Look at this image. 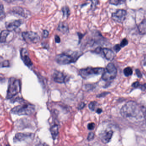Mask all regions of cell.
<instances>
[{
  "label": "cell",
  "instance_id": "obj_10",
  "mask_svg": "<svg viewBox=\"0 0 146 146\" xmlns=\"http://www.w3.org/2000/svg\"><path fill=\"white\" fill-rule=\"evenodd\" d=\"M53 77L54 81L56 83H66L68 80L67 76L63 73L57 70H55L54 72Z\"/></svg>",
  "mask_w": 146,
  "mask_h": 146
},
{
  "label": "cell",
  "instance_id": "obj_3",
  "mask_svg": "<svg viewBox=\"0 0 146 146\" xmlns=\"http://www.w3.org/2000/svg\"><path fill=\"white\" fill-rule=\"evenodd\" d=\"M80 54L74 52L69 55L66 53L59 54L56 57V61L60 65H67L75 63L80 57Z\"/></svg>",
  "mask_w": 146,
  "mask_h": 146
},
{
  "label": "cell",
  "instance_id": "obj_29",
  "mask_svg": "<svg viewBox=\"0 0 146 146\" xmlns=\"http://www.w3.org/2000/svg\"><path fill=\"white\" fill-rule=\"evenodd\" d=\"M135 72H136V75H137L138 77H139V78H141V77H142V74H141V71H140L139 69H136V70H135Z\"/></svg>",
  "mask_w": 146,
  "mask_h": 146
},
{
  "label": "cell",
  "instance_id": "obj_30",
  "mask_svg": "<svg viewBox=\"0 0 146 146\" xmlns=\"http://www.w3.org/2000/svg\"><path fill=\"white\" fill-rule=\"evenodd\" d=\"M49 35V32L47 30H44L43 33V37L44 38H46L48 37Z\"/></svg>",
  "mask_w": 146,
  "mask_h": 146
},
{
  "label": "cell",
  "instance_id": "obj_4",
  "mask_svg": "<svg viewBox=\"0 0 146 146\" xmlns=\"http://www.w3.org/2000/svg\"><path fill=\"white\" fill-rule=\"evenodd\" d=\"M21 91V84L19 80L15 78H11L9 80L8 88L7 92V99H9L16 96Z\"/></svg>",
  "mask_w": 146,
  "mask_h": 146
},
{
  "label": "cell",
  "instance_id": "obj_11",
  "mask_svg": "<svg viewBox=\"0 0 146 146\" xmlns=\"http://www.w3.org/2000/svg\"><path fill=\"white\" fill-rule=\"evenodd\" d=\"M20 53L21 59L24 62V63L27 67H31L32 66L33 63L31 61L27 50L25 49H21Z\"/></svg>",
  "mask_w": 146,
  "mask_h": 146
},
{
  "label": "cell",
  "instance_id": "obj_19",
  "mask_svg": "<svg viewBox=\"0 0 146 146\" xmlns=\"http://www.w3.org/2000/svg\"><path fill=\"white\" fill-rule=\"evenodd\" d=\"M62 13H63V18H66L69 16L70 13V9L69 7L67 6H64L62 9Z\"/></svg>",
  "mask_w": 146,
  "mask_h": 146
},
{
  "label": "cell",
  "instance_id": "obj_14",
  "mask_svg": "<svg viewBox=\"0 0 146 146\" xmlns=\"http://www.w3.org/2000/svg\"><path fill=\"white\" fill-rule=\"evenodd\" d=\"M57 30L62 33H66L69 31V27L66 22H61L58 25Z\"/></svg>",
  "mask_w": 146,
  "mask_h": 146
},
{
  "label": "cell",
  "instance_id": "obj_28",
  "mask_svg": "<svg viewBox=\"0 0 146 146\" xmlns=\"http://www.w3.org/2000/svg\"><path fill=\"white\" fill-rule=\"evenodd\" d=\"M55 40L56 43H60V38L58 35H56L55 36Z\"/></svg>",
  "mask_w": 146,
  "mask_h": 146
},
{
  "label": "cell",
  "instance_id": "obj_23",
  "mask_svg": "<svg viewBox=\"0 0 146 146\" xmlns=\"http://www.w3.org/2000/svg\"><path fill=\"white\" fill-rule=\"evenodd\" d=\"M122 1H117V0H113V1H110V3L113 5H117L120 4H121Z\"/></svg>",
  "mask_w": 146,
  "mask_h": 146
},
{
  "label": "cell",
  "instance_id": "obj_32",
  "mask_svg": "<svg viewBox=\"0 0 146 146\" xmlns=\"http://www.w3.org/2000/svg\"><path fill=\"white\" fill-rule=\"evenodd\" d=\"M108 93H109L108 92L103 93H101V94L98 95V97H105V96H106V95H107Z\"/></svg>",
  "mask_w": 146,
  "mask_h": 146
},
{
  "label": "cell",
  "instance_id": "obj_27",
  "mask_svg": "<svg viewBox=\"0 0 146 146\" xmlns=\"http://www.w3.org/2000/svg\"><path fill=\"white\" fill-rule=\"evenodd\" d=\"M4 13V7L2 4H0V15L3 14Z\"/></svg>",
  "mask_w": 146,
  "mask_h": 146
},
{
  "label": "cell",
  "instance_id": "obj_34",
  "mask_svg": "<svg viewBox=\"0 0 146 146\" xmlns=\"http://www.w3.org/2000/svg\"><path fill=\"white\" fill-rule=\"evenodd\" d=\"M102 110L100 109H98V110H97V113H98V114H100V113L102 112Z\"/></svg>",
  "mask_w": 146,
  "mask_h": 146
},
{
  "label": "cell",
  "instance_id": "obj_2",
  "mask_svg": "<svg viewBox=\"0 0 146 146\" xmlns=\"http://www.w3.org/2000/svg\"><path fill=\"white\" fill-rule=\"evenodd\" d=\"M35 107L29 103H24L14 107L11 110L13 114L19 115H28L34 113Z\"/></svg>",
  "mask_w": 146,
  "mask_h": 146
},
{
  "label": "cell",
  "instance_id": "obj_15",
  "mask_svg": "<svg viewBox=\"0 0 146 146\" xmlns=\"http://www.w3.org/2000/svg\"><path fill=\"white\" fill-rule=\"evenodd\" d=\"M50 133L53 139L55 140L59 134V127L58 125H53L50 129Z\"/></svg>",
  "mask_w": 146,
  "mask_h": 146
},
{
  "label": "cell",
  "instance_id": "obj_26",
  "mask_svg": "<svg viewBox=\"0 0 146 146\" xmlns=\"http://www.w3.org/2000/svg\"><path fill=\"white\" fill-rule=\"evenodd\" d=\"M114 49L115 51L116 52H118V51H120L121 49V47L120 45L117 44L115 45L114 47Z\"/></svg>",
  "mask_w": 146,
  "mask_h": 146
},
{
  "label": "cell",
  "instance_id": "obj_16",
  "mask_svg": "<svg viewBox=\"0 0 146 146\" xmlns=\"http://www.w3.org/2000/svg\"><path fill=\"white\" fill-rule=\"evenodd\" d=\"M138 29L141 33L142 34L146 33V19L143 20L138 26Z\"/></svg>",
  "mask_w": 146,
  "mask_h": 146
},
{
  "label": "cell",
  "instance_id": "obj_6",
  "mask_svg": "<svg viewBox=\"0 0 146 146\" xmlns=\"http://www.w3.org/2000/svg\"><path fill=\"white\" fill-rule=\"evenodd\" d=\"M117 74V69L115 66L112 63H110L105 69L102 75V79L105 81L111 80L115 78Z\"/></svg>",
  "mask_w": 146,
  "mask_h": 146
},
{
  "label": "cell",
  "instance_id": "obj_7",
  "mask_svg": "<svg viewBox=\"0 0 146 146\" xmlns=\"http://www.w3.org/2000/svg\"><path fill=\"white\" fill-rule=\"evenodd\" d=\"M94 52L96 54H100L103 57L108 61H112L115 57L114 52L110 49L98 47L94 50Z\"/></svg>",
  "mask_w": 146,
  "mask_h": 146
},
{
  "label": "cell",
  "instance_id": "obj_21",
  "mask_svg": "<svg viewBox=\"0 0 146 146\" xmlns=\"http://www.w3.org/2000/svg\"><path fill=\"white\" fill-rule=\"evenodd\" d=\"M97 103V102H95V101L91 102L88 105L89 109L92 111H94L96 108Z\"/></svg>",
  "mask_w": 146,
  "mask_h": 146
},
{
  "label": "cell",
  "instance_id": "obj_1",
  "mask_svg": "<svg viewBox=\"0 0 146 146\" xmlns=\"http://www.w3.org/2000/svg\"><path fill=\"white\" fill-rule=\"evenodd\" d=\"M121 114L123 117L130 121H140L144 117L142 108L133 101L125 104L121 109Z\"/></svg>",
  "mask_w": 146,
  "mask_h": 146
},
{
  "label": "cell",
  "instance_id": "obj_5",
  "mask_svg": "<svg viewBox=\"0 0 146 146\" xmlns=\"http://www.w3.org/2000/svg\"><path fill=\"white\" fill-rule=\"evenodd\" d=\"M105 69L102 67H89L81 69L79 73L82 78L87 79L93 75H99L104 73Z\"/></svg>",
  "mask_w": 146,
  "mask_h": 146
},
{
  "label": "cell",
  "instance_id": "obj_12",
  "mask_svg": "<svg viewBox=\"0 0 146 146\" xmlns=\"http://www.w3.org/2000/svg\"><path fill=\"white\" fill-rule=\"evenodd\" d=\"M21 24V20H16L6 23V27L8 31H12L15 30L20 26Z\"/></svg>",
  "mask_w": 146,
  "mask_h": 146
},
{
  "label": "cell",
  "instance_id": "obj_25",
  "mask_svg": "<svg viewBox=\"0 0 146 146\" xmlns=\"http://www.w3.org/2000/svg\"><path fill=\"white\" fill-rule=\"evenodd\" d=\"M94 137V134L93 133H90L88 134V140L91 141L93 139Z\"/></svg>",
  "mask_w": 146,
  "mask_h": 146
},
{
  "label": "cell",
  "instance_id": "obj_36",
  "mask_svg": "<svg viewBox=\"0 0 146 146\" xmlns=\"http://www.w3.org/2000/svg\"><path fill=\"white\" fill-rule=\"evenodd\" d=\"M143 87H145V89H146V84H144V85H143Z\"/></svg>",
  "mask_w": 146,
  "mask_h": 146
},
{
  "label": "cell",
  "instance_id": "obj_22",
  "mask_svg": "<svg viewBox=\"0 0 146 146\" xmlns=\"http://www.w3.org/2000/svg\"><path fill=\"white\" fill-rule=\"evenodd\" d=\"M128 43V41L127 39H123L121 42V44L120 45L121 47H124V46H126Z\"/></svg>",
  "mask_w": 146,
  "mask_h": 146
},
{
  "label": "cell",
  "instance_id": "obj_31",
  "mask_svg": "<svg viewBox=\"0 0 146 146\" xmlns=\"http://www.w3.org/2000/svg\"><path fill=\"white\" fill-rule=\"evenodd\" d=\"M85 104L84 103H81L79 105V107H78V109H83L84 107L85 106Z\"/></svg>",
  "mask_w": 146,
  "mask_h": 146
},
{
  "label": "cell",
  "instance_id": "obj_24",
  "mask_svg": "<svg viewBox=\"0 0 146 146\" xmlns=\"http://www.w3.org/2000/svg\"><path fill=\"white\" fill-rule=\"evenodd\" d=\"M95 123H89V124L88 125V129L89 130H93V129H94V127H95Z\"/></svg>",
  "mask_w": 146,
  "mask_h": 146
},
{
  "label": "cell",
  "instance_id": "obj_18",
  "mask_svg": "<svg viewBox=\"0 0 146 146\" xmlns=\"http://www.w3.org/2000/svg\"><path fill=\"white\" fill-rule=\"evenodd\" d=\"M30 135L28 134H25L19 133L15 135V139L16 140L23 141L27 137H29Z\"/></svg>",
  "mask_w": 146,
  "mask_h": 146
},
{
  "label": "cell",
  "instance_id": "obj_20",
  "mask_svg": "<svg viewBox=\"0 0 146 146\" xmlns=\"http://www.w3.org/2000/svg\"><path fill=\"white\" fill-rule=\"evenodd\" d=\"M123 73L125 76L128 77L132 75L133 74V70L130 67H127L123 70Z\"/></svg>",
  "mask_w": 146,
  "mask_h": 146
},
{
  "label": "cell",
  "instance_id": "obj_13",
  "mask_svg": "<svg viewBox=\"0 0 146 146\" xmlns=\"http://www.w3.org/2000/svg\"><path fill=\"white\" fill-rule=\"evenodd\" d=\"M113 134V132L112 130H108V131H105L101 135V137H100L101 141H103V143H109L110 141Z\"/></svg>",
  "mask_w": 146,
  "mask_h": 146
},
{
  "label": "cell",
  "instance_id": "obj_33",
  "mask_svg": "<svg viewBox=\"0 0 146 146\" xmlns=\"http://www.w3.org/2000/svg\"><path fill=\"white\" fill-rule=\"evenodd\" d=\"M140 84L138 81H137V82H135V83H134L132 85V86L133 87H138L139 86Z\"/></svg>",
  "mask_w": 146,
  "mask_h": 146
},
{
  "label": "cell",
  "instance_id": "obj_17",
  "mask_svg": "<svg viewBox=\"0 0 146 146\" xmlns=\"http://www.w3.org/2000/svg\"><path fill=\"white\" fill-rule=\"evenodd\" d=\"M10 31L7 30H4L0 33V43H5L6 41L7 37L8 36Z\"/></svg>",
  "mask_w": 146,
  "mask_h": 146
},
{
  "label": "cell",
  "instance_id": "obj_9",
  "mask_svg": "<svg viewBox=\"0 0 146 146\" xmlns=\"http://www.w3.org/2000/svg\"><path fill=\"white\" fill-rule=\"evenodd\" d=\"M127 11L124 9H118L112 14V19L115 21L122 23L126 19Z\"/></svg>",
  "mask_w": 146,
  "mask_h": 146
},
{
  "label": "cell",
  "instance_id": "obj_8",
  "mask_svg": "<svg viewBox=\"0 0 146 146\" xmlns=\"http://www.w3.org/2000/svg\"><path fill=\"white\" fill-rule=\"evenodd\" d=\"M22 36L24 39L27 43H36L40 40V37L36 33L33 31L24 32Z\"/></svg>",
  "mask_w": 146,
  "mask_h": 146
},
{
  "label": "cell",
  "instance_id": "obj_35",
  "mask_svg": "<svg viewBox=\"0 0 146 146\" xmlns=\"http://www.w3.org/2000/svg\"><path fill=\"white\" fill-rule=\"evenodd\" d=\"M42 146H49L48 145H47V144H45V143H44V144H43V145Z\"/></svg>",
  "mask_w": 146,
  "mask_h": 146
}]
</instances>
